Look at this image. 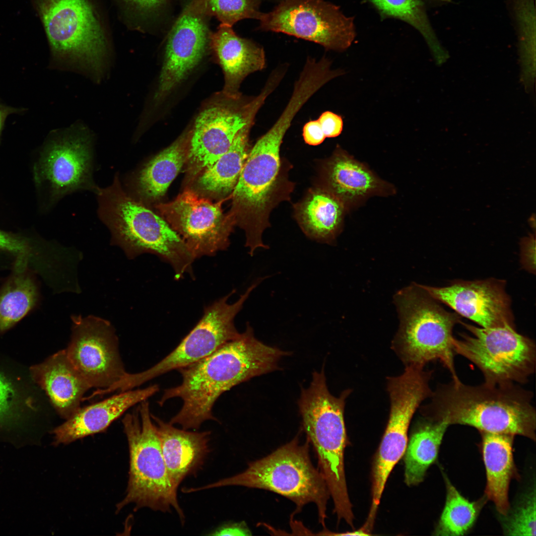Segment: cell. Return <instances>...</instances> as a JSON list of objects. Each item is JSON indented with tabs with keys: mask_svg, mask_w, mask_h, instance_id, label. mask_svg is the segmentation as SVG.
<instances>
[{
	"mask_svg": "<svg viewBox=\"0 0 536 536\" xmlns=\"http://www.w3.org/2000/svg\"><path fill=\"white\" fill-rule=\"evenodd\" d=\"M195 3L203 13L215 16L230 26L245 18L259 19L262 14L257 0H196Z\"/></svg>",
	"mask_w": 536,
	"mask_h": 536,
	"instance_id": "d6a6232c",
	"label": "cell"
},
{
	"mask_svg": "<svg viewBox=\"0 0 536 536\" xmlns=\"http://www.w3.org/2000/svg\"><path fill=\"white\" fill-rule=\"evenodd\" d=\"M421 414L451 425L471 426L480 433L521 435L536 440L533 393L518 384L469 385L460 380L440 384Z\"/></svg>",
	"mask_w": 536,
	"mask_h": 536,
	"instance_id": "7a4b0ae2",
	"label": "cell"
},
{
	"mask_svg": "<svg viewBox=\"0 0 536 536\" xmlns=\"http://www.w3.org/2000/svg\"><path fill=\"white\" fill-rule=\"evenodd\" d=\"M134 7L143 11L154 10L163 4L165 0H124Z\"/></svg>",
	"mask_w": 536,
	"mask_h": 536,
	"instance_id": "60d3db41",
	"label": "cell"
},
{
	"mask_svg": "<svg viewBox=\"0 0 536 536\" xmlns=\"http://www.w3.org/2000/svg\"><path fill=\"white\" fill-rule=\"evenodd\" d=\"M20 109L11 108L0 103V134L6 117L11 113L19 112Z\"/></svg>",
	"mask_w": 536,
	"mask_h": 536,
	"instance_id": "b9f144b4",
	"label": "cell"
},
{
	"mask_svg": "<svg viewBox=\"0 0 536 536\" xmlns=\"http://www.w3.org/2000/svg\"><path fill=\"white\" fill-rule=\"evenodd\" d=\"M251 532L244 522L229 523L223 525L215 530L211 536H250Z\"/></svg>",
	"mask_w": 536,
	"mask_h": 536,
	"instance_id": "f35d334b",
	"label": "cell"
},
{
	"mask_svg": "<svg viewBox=\"0 0 536 536\" xmlns=\"http://www.w3.org/2000/svg\"><path fill=\"white\" fill-rule=\"evenodd\" d=\"M211 43L224 75L221 94L230 98H239L242 95L240 87L244 79L265 68L264 49L238 36L232 26L222 24L212 36Z\"/></svg>",
	"mask_w": 536,
	"mask_h": 536,
	"instance_id": "7402d4cb",
	"label": "cell"
},
{
	"mask_svg": "<svg viewBox=\"0 0 536 536\" xmlns=\"http://www.w3.org/2000/svg\"><path fill=\"white\" fill-rule=\"evenodd\" d=\"M158 433L163 457L174 487L202 469L209 453L211 432L180 429L151 414Z\"/></svg>",
	"mask_w": 536,
	"mask_h": 536,
	"instance_id": "44dd1931",
	"label": "cell"
},
{
	"mask_svg": "<svg viewBox=\"0 0 536 536\" xmlns=\"http://www.w3.org/2000/svg\"><path fill=\"white\" fill-rule=\"evenodd\" d=\"M469 335L454 338V350L473 363L491 384H524L536 369V347L514 326L485 328L462 323Z\"/></svg>",
	"mask_w": 536,
	"mask_h": 536,
	"instance_id": "8fae6325",
	"label": "cell"
},
{
	"mask_svg": "<svg viewBox=\"0 0 536 536\" xmlns=\"http://www.w3.org/2000/svg\"><path fill=\"white\" fill-rule=\"evenodd\" d=\"M265 30L284 33L319 44L326 49L347 50L356 36L353 17L324 0H282L259 19Z\"/></svg>",
	"mask_w": 536,
	"mask_h": 536,
	"instance_id": "9a60e30c",
	"label": "cell"
},
{
	"mask_svg": "<svg viewBox=\"0 0 536 536\" xmlns=\"http://www.w3.org/2000/svg\"><path fill=\"white\" fill-rule=\"evenodd\" d=\"M43 23L57 65L99 79L106 68L105 35L88 0H40Z\"/></svg>",
	"mask_w": 536,
	"mask_h": 536,
	"instance_id": "ba28073f",
	"label": "cell"
},
{
	"mask_svg": "<svg viewBox=\"0 0 536 536\" xmlns=\"http://www.w3.org/2000/svg\"><path fill=\"white\" fill-rule=\"evenodd\" d=\"M93 136L83 128L73 127L47 142L38 167L39 180L46 188L51 204L79 192L95 195L100 187L94 178Z\"/></svg>",
	"mask_w": 536,
	"mask_h": 536,
	"instance_id": "5bb4252c",
	"label": "cell"
},
{
	"mask_svg": "<svg viewBox=\"0 0 536 536\" xmlns=\"http://www.w3.org/2000/svg\"><path fill=\"white\" fill-rule=\"evenodd\" d=\"M481 450L486 470L485 496L494 504L502 516L510 511L509 489L516 475L513 452L515 436L480 433Z\"/></svg>",
	"mask_w": 536,
	"mask_h": 536,
	"instance_id": "484cf974",
	"label": "cell"
},
{
	"mask_svg": "<svg viewBox=\"0 0 536 536\" xmlns=\"http://www.w3.org/2000/svg\"><path fill=\"white\" fill-rule=\"evenodd\" d=\"M283 137L268 131L249 151L232 192L230 214L245 230L246 246L253 256L259 248L268 249L262 236L276 195L280 166V148Z\"/></svg>",
	"mask_w": 536,
	"mask_h": 536,
	"instance_id": "9c48e42d",
	"label": "cell"
},
{
	"mask_svg": "<svg viewBox=\"0 0 536 536\" xmlns=\"http://www.w3.org/2000/svg\"><path fill=\"white\" fill-rule=\"evenodd\" d=\"M503 517V529L506 535L536 536L535 488L511 512Z\"/></svg>",
	"mask_w": 536,
	"mask_h": 536,
	"instance_id": "836d02e7",
	"label": "cell"
},
{
	"mask_svg": "<svg viewBox=\"0 0 536 536\" xmlns=\"http://www.w3.org/2000/svg\"><path fill=\"white\" fill-rule=\"evenodd\" d=\"M405 367L400 375L387 378L390 409L372 469V503L374 505L379 504L388 477L404 455L414 414L433 393L429 384L432 370L415 365Z\"/></svg>",
	"mask_w": 536,
	"mask_h": 536,
	"instance_id": "7c38bea8",
	"label": "cell"
},
{
	"mask_svg": "<svg viewBox=\"0 0 536 536\" xmlns=\"http://www.w3.org/2000/svg\"><path fill=\"white\" fill-rule=\"evenodd\" d=\"M151 414L145 400L123 419L129 446L130 471L126 495L118 504L117 511L130 503L134 504V511L147 507L170 513L173 508L183 524L185 515L178 501L177 489L168 473Z\"/></svg>",
	"mask_w": 536,
	"mask_h": 536,
	"instance_id": "52a82bcc",
	"label": "cell"
},
{
	"mask_svg": "<svg viewBox=\"0 0 536 536\" xmlns=\"http://www.w3.org/2000/svg\"><path fill=\"white\" fill-rule=\"evenodd\" d=\"M15 392L8 379L0 373V418L8 415L13 406Z\"/></svg>",
	"mask_w": 536,
	"mask_h": 536,
	"instance_id": "8d00e7d4",
	"label": "cell"
},
{
	"mask_svg": "<svg viewBox=\"0 0 536 536\" xmlns=\"http://www.w3.org/2000/svg\"><path fill=\"white\" fill-rule=\"evenodd\" d=\"M282 79L280 72L272 71L257 96L230 98L221 94L203 108L188 134L187 159L192 175L212 165L229 149Z\"/></svg>",
	"mask_w": 536,
	"mask_h": 536,
	"instance_id": "30bf717a",
	"label": "cell"
},
{
	"mask_svg": "<svg viewBox=\"0 0 536 536\" xmlns=\"http://www.w3.org/2000/svg\"><path fill=\"white\" fill-rule=\"evenodd\" d=\"M159 391V385L154 384L142 389L119 392L99 402L80 407L53 430L54 444H68L104 431L128 409L147 400Z\"/></svg>",
	"mask_w": 536,
	"mask_h": 536,
	"instance_id": "ffe728a7",
	"label": "cell"
},
{
	"mask_svg": "<svg viewBox=\"0 0 536 536\" xmlns=\"http://www.w3.org/2000/svg\"><path fill=\"white\" fill-rule=\"evenodd\" d=\"M446 499L443 510L434 535L462 536L474 525L486 500L485 496L475 501H470L458 491L445 476Z\"/></svg>",
	"mask_w": 536,
	"mask_h": 536,
	"instance_id": "4dcf8cb0",
	"label": "cell"
},
{
	"mask_svg": "<svg viewBox=\"0 0 536 536\" xmlns=\"http://www.w3.org/2000/svg\"><path fill=\"white\" fill-rule=\"evenodd\" d=\"M421 415L414 425L403 456L404 482L409 486L423 480L427 470L437 458L444 435L449 426L444 421Z\"/></svg>",
	"mask_w": 536,
	"mask_h": 536,
	"instance_id": "4316f807",
	"label": "cell"
},
{
	"mask_svg": "<svg viewBox=\"0 0 536 536\" xmlns=\"http://www.w3.org/2000/svg\"><path fill=\"white\" fill-rule=\"evenodd\" d=\"M95 195L97 215L110 231L111 243L128 258L151 253L171 265L176 279L192 274L195 258L185 241L164 220L125 191L119 172Z\"/></svg>",
	"mask_w": 536,
	"mask_h": 536,
	"instance_id": "3957f363",
	"label": "cell"
},
{
	"mask_svg": "<svg viewBox=\"0 0 536 536\" xmlns=\"http://www.w3.org/2000/svg\"><path fill=\"white\" fill-rule=\"evenodd\" d=\"M383 18H395L410 24L424 37L435 54L439 49L425 11L427 0H366Z\"/></svg>",
	"mask_w": 536,
	"mask_h": 536,
	"instance_id": "1f68e13d",
	"label": "cell"
},
{
	"mask_svg": "<svg viewBox=\"0 0 536 536\" xmlns=\"http://www.w3.org/2000/svg\"><path fill=\"white\" fill-rule=\"evenodd\" d=\"M29 242L23 238L0 230V252H7L16 259L28 260L32 254Z\"/></svg>",
	"mask_w": 536,
	"mask_h": 536,
	"instance_id": "e575fe53",
	"label": "cell"
},
{
	"mask_svg": "<svg viewBox=\"0 0 536 536\" xmlns=\"http://www.w3.org/2000/svg\"><path fill=\"white\" fill-rule=\"evenodd\" d=\"M344 205L328 190L312 192L298 205L297 215L305 234L321 243L331 244L341 225Z\"/></svg>",
	"mask_w": 536,
	"mask_h": 536,
	"instance_id": "83f0119b",
	"label": "cell"
},
{
	"mask_svg": "<svg viewBox=\"0 0 536 536\" xmlns=\"http://www.w3.org/2000/svg\"><path fill=\"white\" fill-rule=\"evenodd\" d=\"M317 120L326 137H336L342 131L343 120L338 114L329 111H325Z\"/></svg>",
	"mask_w": 536,
	"mask_h": 536,
	"instance_id": "d590c367",
	"label": "cell"
},
{
	"mask_svg": "<svg viewBox=\"0 0 536 536\" xmlns=\"http://www.w3.org/2000/svg\"><path fill=\"white\" fill-rule=\"evenodd\" d=\"M227 486L263 489L284 496L296 505V512L309 503L317 508L319 521L324 528L327 504L330 496L326 483L318 469L313 465L307 439L300 444L298 436L268 456L250 462L243 472L193 491Z\"/></svg>",
	"mask_w": 536,
	"mask_h": 536,
	"instance_id": "8992f818",
	"label": "cell"
},
{
	"mask_svg": "<svg viewBox=\"0 0 536 536\" xmlns=\"http://www.w3.org/2000/svg\"><path fill=\"white\" fill-rule=\"evenodd\" d=\"M400 325L391 348L405 366L438 361L459 379L454 363L453 328L460 316L445 310L421 286L412 282L393 296Z\"/></svg>",
	"mask_w": 536,
	"mask_h": 536,
	"instance_id": "277c9868",
	"label": "cell"
},
{
	"mask_svg": "<svg viewBox=\"0 0 536 536\" xmlns=\"http://www.w3.org/2000/svg\"><path fill=\"white\" fill-rule=\"evenodd\" d=\"M214 203L187 190L173 201L157 205L171 227L185 241L196 259L211 256L229 246L235 221Z\"/></svg>",
	"mask_w": 536,
	"mask_h": 536,
	"instance_id": "2e32d148",
	"label": "cell"
},
{
	"mask_svg": "<svg viewBox=\"0 0 536 536\" xmlns=\"http://www.w3.org/2000/svg\"><path fill=\"white\" fill-rule=\"evenodd\" d=\"M524 265L530 270L535 269V234H530L521 242Z\"/></svg>",
	"mask_w": 536,
	"mask_h": 536,
	"instance_id": "ab89813d",
	"label": "cell"
},
{
	"mask_svg": "<svg viewBox=\"0 0 536 536\" xmlns=\"http://www.w3.org/2000/svg\"><path fill=\"white\" fill-rule=\"evenodd\" d=\"M351 390H344L338 397L329 392L324 368L313 373L309 387L302 389L298 406L307 439L313 445L318 469L326 483L339 515L352 509L347 491L344 464L347 435L344 419L345 401Z\"/></svg>",
	"mask_w": 536,
	"mask_h": 536,
	"instance_id": "5b68a950",
	"label": "cell"
},
{
	"mask_svg": "<svg viewBox=\"0 0 536 536\" xmlns=\"http://www.w3.org/2000/svg\"><path fill=\"white\" fill-rule=\"evenodd\" d=\"M35 381L45 391L59 414L65 419L80 407L85 393L91 387L73 365L65 349L32 366Z\"/></svg>",
	"mask_w": 536,
	"mask_h": 536,
	"instance_id": "603a6c76",
	"label": "cell"
},
{
	"mask_svg": "<svg viewBox=\"0 0 536 536\" xmlns=\"http://www.w3.org/2000/svg\"><path fill=\"white\" fill-rule=\"evenodd\" d=\"M202 12L195 3L183 11L168 38L163 65L154 100L164 99L198 64L207 44Z\"/></svg>",
	"mask_w": 536,
	"mask_h": 536,
	"instance_id": "d6986e66",
	"label": "cell"
},
{
	"mask_svg": "<svg viewBox=\"0 0 536 536\" xmlns=\"http://www.w3.org/2000/svg\"><path fill=\"white\" fill-rule=\"evenodd\" d=\"M529 222L532 228H535L536 226V219L535 215L533 214L529 219Z\"/></svg>",
	"mask_w": 536,
	"mask_h": 536,
	"instance_id": "7bdbcfd3",
	"label": "cell"
},
{
	"mask_svg": "<svg viewBox=\"0 0 536 536\" xmlns=\"http://www.w3.org/2000/svg\"><path fill=\"white\" fill-rule=\"evenodd\" d=\"M287 354L257 339L248 324L243 333L210 354L178 369L181 383L164 390L158 403L162 406L169 399L180 398L182 406L169 423L185 430L199 429L205 421H218L212 409L222 394L277 369L280 358Z\"/></svg>",
	"mask_w": 536,
	"mask_h": 536,
	"instance_id": "6da1fadb",
	"label": "cell"
},
{
	"mask_svg": "<svg viewBox=\"0 0 536 536\" xmlns=\"http://www.w3.org/2000/svg\"><path fill=\"white\" fill-rule=\"evenodd\" d=\"M28 260L16 259L12 273L0 288V333L14 326L36 306L39 298Z\"/></svg>",
	"mask_w": 536,
	"mask_h": 536,
	"instance_id": "f1b7e54d",
	"label": "cell"
},
{
	"mask_svg": "<svg viewBox=\"0 0 536 536\" xmlns=\"http://www.w3.org/2000/svg\"><path fill=\"white\" fill-rule=\"evenodd\" d=\"M261 281L258 278L233 303L228 300L235 290L206 307L197 324L172 351L147 370L136 373H127L121 381L122 388L126 390L133 389L172 370L194 363L236 337L240 333L235 326V318Z\"/></svg>",
	"mask_w": 536,
	"mask_h": 536,
	"instance_id": "4fadbf2b",
	"label": "cell"
},
{
	"mask_svg": "<svg viewBox=\"0 0 536 536\" xmlns=\"http://www.w3.org/2000/svg\"><path fill=\"white\" fill-rule=\"evenodd\" d=\"M327 189L344 205H351L387 188L367 167L339 147L326 166Z\"/></svg>",
	"mask_w": 536,
	"mask_h": 536,
	"instance_id": "d4e9b609",
	"label": "cell"
},
{
	"mask_svg": "<svg viewBox=\"0 0 536 536\" xmlns=\"http://www.w3.org/2000/svg\"><path fill=\"white\" fill-rule=\"evenodd\" d=\"M303 137L305 142L311 145H319L326 138L317 120L309 121L304 125Z\"/></svg>",
	"mask_w": 536,
	"mask_h": 536,
	"instance_id": "74e56055",
	"label": "cell"
},
{
	"mask_svg": "<svg viewBox=\"0 0 536 536\" xmlns=\"http://www.w3.org/2000/svg\"><path fill=\"white\" fill-rule=\"evenodd\" d=\"M189 132L146 162L136 173L120 175L125 191L141 202L162 197L187 158Z\"/></svg>",
	"mask_w": 536,
	"mask_h": 536,
	"instance_id": "cb8c5ba5",
	"label": "cell"
},
{
	"mask_svg": "<svg viewBox=\"0 0 536 536\" xmlns=\"http://www.w3.org/2000/svg\"><path fill=\"white\" fill-rule=\"evenodd\" d=\"M255 121L242 128L229 149L205 168L197 182L200 189L213 196L233 192L250 151L249 135Z\"/></svg>",
	"mask_w": 536,
	"mask_h": 536,
	"instance_id": "f546056e",
	"label": "cell"
},
{
	"mask_svg": "<svg viewBox=\"0 0 536 536\" xmlns=\"http://www.w3.org/2000/svg\"><path fill=\"white\" fill-rule=\"evenodd\" d=\"M71 319V338L65 349L68 358L91 388L109 387L127 373L115 329L107 320L93 316Z\"/></svg>",
	"mask_w": 536,
	"mask_h": 536,
	"instance_id": "e0dca14e",
	"label": "cell"
},
{
	"mask_svg": "<svg viewBox=\"0 0 536 536\" xmlns=\"http://www.w3.org/2000/svg\"><path fill=\"white\" fill-rule=\"evenodd\" d=\"M421 285L437 301L480 327L514 326L511 301L503 280H460L440 287Z\"/></svg>",
	"mask_w": 536,
	"mask_h": 536,
	"instance_id": "ac0fdd59",
	"label": "cell"
}]
</instances>
